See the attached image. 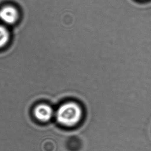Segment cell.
Segmentation results:
<instances>
[{"mask_svg": "<svg viewBox=\"0 0 151 151\" xmlns=\"http://www.w3.org/2000/svg\"><path fill=\"white\" fill-rule=\"evenodd\" d=\"M84 107L77 101L68 100L62 103L55 110L58 123L63 127H71L77 125L84 116Z\"/></svg>", "mask_w": 151, "mask_h": 151, "instance_id": "6da1fadb", "label": "cell"}, {"mask_svg": "<svg viewBox=\"0 0 151 151\" xmlns=\"http://www.w3.org/2000/svg\"><path fill=\"white\" fill-rule=\"evenodd\" d=\"M10 38V33L4 25L0 24V48L3 47L8 43Z\"/></svg>", "mask_w": 151, "mask_h": 151, "instance_id": "277c9868", "label": "cell"}, {"mask_svg": "<svg viewBox=\"0 0 151 151\" xmlns=\"http://www.w3.org/2000/svg\"><path fill=\"white\" fill-rule=\"evenodd\" d=\"M21 17L20 9L14 4H5L0 8V20L5 25L16 24L20 19Z\"/></svg>", "mask_w": 151, "mask_h": 151, "instance_id": "3957f363", "label": "cell"}, {"mask_svg": "<svg viewBox=\"0 0 151 151\" xmlns=\"http://www.w3.org/2000/svg\"><path fill=\"white\" fill-rule=\"evenodd\" d=\"M54 108V107L47 102H39L33 107L32 116L38 122H48L55 115Z\"/></svg>", "mask_w": 151, "mask_h": 151, "instance_id": "7a4b0ae2", "label": "cell"}, {"mask_svg": "<svg viewBox=\"0 0 151 151\" xmlns=\"http://www.w3.org/2000/svg\"><path fill=\"white\" fill-rule=\"evenodd\" d=\"M141 1H143V0H141Z\"/></svg>", "mask_w": 151, "mask_h": 151, "instance_id": "5b68a950", "label": "cell"}]
</instances>
